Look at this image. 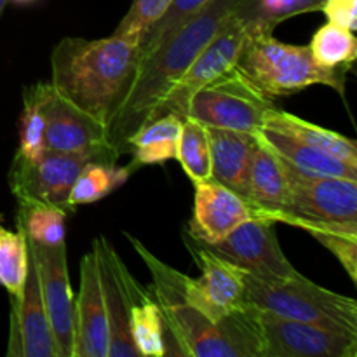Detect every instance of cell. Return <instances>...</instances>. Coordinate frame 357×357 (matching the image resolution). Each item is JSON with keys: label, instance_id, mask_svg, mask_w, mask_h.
<instances>
[{"label": "cell", "instance_id": "1", "mask_svg": "<svg viewBox=\"0 0 357 357\" xmlns=\"http://www.w3.org/2000/svg\"><path fill=\"white\" fill-rule=\"evenodd\" d=\"M236 0H209L139 59L136 72L107 124L108 143L119 155L128 153V139L173 89L199 52L229 20Z\"/></svg>", "mask_w": 357, "mask_h": 357}, {"label": "cell", "instance_id": "2", "mask_svg": "<svg viewBox=\"0 0 357 357\" xmlns=\"http://www.w3.org/2000/svg\"><path fill=\"white\" fill-rule=\"evenodd\" d=\"M143 258L153 278V295L162 309L169 335L171 356L192 357H261V331L258 309H244L222 321H211L187 303L180 293V271L162 264L131 234H124Z\"/></svg>", "mask_w": 357, "mask_h": 357}, {"label": "cell", "instance_id": "3", "mask_svg": "<svg viewBox=\"0 0 357 357\" xmlns=\"http://www.w3.org/2000/svg\"><path fill=\"white\" fill-rule=\"evenodd\" d=\"M138 61L139 42L131 37H63L51 51L49 84L59 96L107 126Z\"/></svg>", "mask_w": 357, "mask_h": 357}, {"label": "cell", "instance_id": "4", "mask_svg": "<svg viewBox=\"0 0 357 357\" xmlns=\"http://www.w3.org/2000/svg\"><path fill=\"white\" fill-rule=\"evenodd\" d=\"M237 73L268 98L289 96L310 86H328L345 98V70L317 65L307 45L284 44L272 33H248Z\"/></svg>", "mask_w": 357, "mask_h": 357}, {"label": "cell", "instance_id": "5", "mask_svg": "<svg viewBox=\"0 0 357 357\" xmlns=\"http://www.w3.org/2000/svg\"><path fill=\"white\" fill-rule=\"evenodd\" d=\"M244 281L246 302L261 312L357 335L354 298L330 291L302 274L281 281H261L244 274Z\"/></svg>", "mask_w": 357, "mask_h": 357}, {"label": "cell", "instance_id": "6", "mask_svg": "<svg viewBox=\"0 0 357 357\" xmlns=\"http://www.w3.org/2000/svg\"><path fill=\"white\" fill-rule=\"evenodd\" d=\"M272 222L309 234L357 230V180L305 176L289 169L288 201Z\"/></svg>", "mask_w": 357, "mask_h": 357}, {"label": "cell", "instance_id": "7", "mask_svg": "<svg viewBox=\"0 0 357 357\" xmlns=\"http://www.w3.org/2000/svg\"><path fill=\"white\" fill-rule=\"evenodd\" d=\"M272 98L255 89L237 70L199 89L188 101L187 117L206 128L257 135L274 108Z\"/></svg>", "mask_w": 357, "mask_h": 357}, {"label": "cell", "instance_id": "8", "mask_svg": "<svg viewBox=\"0 0 357 357\" xmlns=\"http://www.w3.org/2000/svg\"><path fill=\"white\" fill-rule=\"evenodd\" d=\"M201 246L261 281H281L300 275L279 244L275 223L268 218L255 216L223 239Z\"/></svg>", "mask_w": 357, "mask_h": 357}, {"label": "cell", "instance_id": "9", "mask_svg": "<svg viewBox=\"0 0 357 357\" xmlns=\"http://www.w3.org/2000/svg\"><path fill=\"white\" fill-rule=\"evenodd\" d=\"M246 37V26L239 23L236 17H232V13H230L229 20L220 28L218 33L199 52L187 72L174 84L173 89L162 98V101L157 105L149 119L159 117V115H176L180 119H187L190 98L204 86L236 70Z\"/></svg>", "mask_w": 357, "mask_h": 357}, {"label": "cell", "instance_id": "10", "mask_svg": "<svg viewBox=\"0 0 357 357\" xmlns=\"http://www.w3.org/2000/svg\"><path fill=\"white\" fill-rule=\"evenodd\" d=\"M187 246L201 268V278L192 279L180 272V293L185 302L211 321H222L244 309L248 305L244 272L190 237Z\"/></svg>", "mask_w": 357, "mask_h": 357}, {"label": "cell", "instance_id": "11", "mask_svg": "<svg viewBox=\"0 0 357 357\" xmlns=\"http://www.w3.org/2000/svg\"><path fill=\"white\" fill-rule=\"evenodd\" d=\"M89 157L45 150L37 159L14 155L7 183L16 201H42L70 209L68 197L80 169Z\"/></svg>", "mask_w": 357, "mask_h": 357}, {"label": "cell", "instance_id": "12", "mask_svg": "<svg viewBox=\"0 0 357 357\" xmlns=\"http://www.w3.org/2000/svg\"><path fill=\"white\" fill-rule=\"evenodd\" d=\"M261 357H357V335L258 310Z\"/></svg>", "mask_w": 357, "mask_h": 357}, {"label": "cell", "instance_id": "13", "mask_svg": "<svg viewBox=\"0 0 357 357\" xmlns=\"http://www.w3.org/2000/svg\"><path fill=\"white\" fill-rule=\"evenodd\" d=\"M93 251L96 255L101 291L107 307L108 331H110L108 357H138L129 333V314L145 286L132 278L107 237H96L93 243Z\"/></svg>", "mask_w": 357, "mask_h": 357}, {"label": "cell", "instance_id": "14", "mask_svg": "<svg viewBox=\"0 0 357 357\" xmlns=\"http://www.w3.org/2000/svg\"><path fill=\"white\" fill-rule=\"evenodd\" d=\"M52 87V86H51ZM45 149L117 162L119 153L108 143L107 126L51 91L44 105Z\"/></svg>", "mask_w": 357, "mask_h": 357}, {"label": "cell", "instance_id": "15", "mask_svg": "<svg viewBox=\"0 0 357 357\" xmlns=\"http://www.w3.org/2000/svg\"><path fill=\"white\" fill-rule=\"evenodd\" d=\"M40 281L42 300L54 335L58 357H73V305L66 243L56 248L28 243Z\"/></svg>", "mask_w": 357, "mask_h": 357}, {"label": "cell", "instance_id": "16", "mask_svg": "<svg viewBox=\"0 0 357 357\" xmlns=\"http://www.w3.org/2000/svg\"><path fill=\"white\" fill-rule=\"evenodd\" d=\"M10 357H58L54 335L49 324L42 300L40 281L30 255V268L23 293L10 302L9 316V345Z\"/></svg>", "mask_w": 357, "mask_h": 357}, {"label": "cell", "instance_id": "17", "mask_svg": "<svg viewBox=\"0 0 357 357\" xmlns=\"http://www.w3.org/2000/svg\"><path fill=\"white\" fill-rule=\"evenodd\" d=\"M110 331L94 251L80 261L79 295L73 305V357H108Z\"/></svg>", "mask_w": 357, "mask_h": 357}, {"label": "cell", "instance_id": "18", "mask_svg": "<svg viewBox=\"0 0 357 357\" xmlns=\"http://www.w3.org/2000/svg\"><path fill=\"white\" fill-rule=\"evenodd\" d=\"M194 213L187 236L201 244H213L229 236L241 223L255 218V209L237 192L215 180L195 183Z\"/></svg>", "mask_w": 357, "mask_h": 357}, {"label": "cell", "instance_id": "19", "mask_svg": "<svg viewBox=\"0 0 357 357\" xmlns=\"http://www.w3.org/2000/svg\"><path fill=\"white\" fill-rule=\"evenodd\" d=\"M288 194L289 167L257 138L243 197L253 206L255 216L272 220L286 206Z\"/></svg>", "mask_w": 357, "mask_h": 357}, {"label": "cell", "instance_id": "20", "mask_svg": "<svg viewBox=\"0 0 357 357\" xmlns=\"http://www.w3.org/2000/svg\"><path fill=\"white\" fill-rule=\"evenodd\" d=\"M257 138L264 142L272 152L284 160L291 171L305 176L316 178H349L357 180V167L349 166L344 160L330 155L326 152L305 145L296 138L272 129L261 128L257 132Z\"/></svg>", "mask_w": 357, "mask_h": 357}, {"label": "cell", "instance_id": "21", "mask_svg": "<svg viewBox=\"0 0 357 357\" xmlns=\"http://www.w3.org/2000/svg\"><path fill=\"white\" fill-rule=\"evenodd\" d=\"M208 132L211 149V180L243 195L251 155L257 146V136L216 128H208Z\"/></svg>", "mask_w": 357, "mask_h": 357}, {"label": "cell", "instance_id": "22", "mask_svg": "<svg viewBox=\"0 0 357 357\" xmlns=\"http://www.w3.org/2000/svg\"><path fill=\"white\" fill-rule=\"evenodd\" d=\"M264 128L293 136L305 145L314 146L321 152H326L337 159L344 160L349 166L357 167V143L352 138L340 135V132L314 124V122L305 121V119L289 114V112L279 110L278 107L268 112Z\"/></svg>", "mask_w": 357, "mask_h": 357}, {"label": "cell", "instance_id": "23", "mask_svg": "<svg viewBox=\"0 0 357 357\" xmlns=\"http://www.w3.org/2000/svg\"><path fill=\"white\" fill-rule=\"evenodd\" d=\"M183 119L176 115H159L143 122L128 139V152L132 171L142 166H157L176 159L178 139Z\"/></svg>", "mask_w": 357, "mask_h": 357}, {"label": "cell", "instance_id": "24", "mask_svg": "<svg viewBox=\"0 0 357 357\" xmlns=\"http://www.w3.org/2000/svg\"><path fill=\"white\" fill-rule=\"evenodd\" d=\"M129 333L138 357L171 356L169 335L153 289H143L129 314Z\"/></svg>", "mask_w": 357, "mask_h": 357}, {"label": "cell", "instance_id": "25", "mask_svg": "<svg viewBox=\"0 0 357 357\" xmlns=\"http://www.w3.org/2000/svg\"><path fill=\"white\" fill-rule=\"evenodd\" d=\"M324 0H236L232 17L246 26L248 33H272L289 17L321 10Z\"/></svg>", "mask_w": 357, "mask_h": 357}, {"label": "cell", "instance_id": "26", "mask_svg": "<svg viewBox=\"0 0 357 357\" xmlns=\"http://www.w3.org/2000/svg\"><path fill=\"white\" fill-rule=\"evenodd\" d=\"M65 208L42 201H17L16 223L23 229L28 243L56 248L66 243Z\"/></svg>", "mask_w": 357, "mask_h": 357}, {"label": "cell", "instance_id": "27", "mask_svg": "<svg viewBox=\"0 0 357 357\" xmlns=\"http://www.w3.org/2000/svg\"><path fill=\"white\" fill-rule=\"evenodd\" d=\"M132 174L131 166H117V162H101V160H89L80 169L72 190H70L68 204L72 211L77 206L93 204L101 201L112 192L129 180Z\"/></svg>", "mask_w": 357, "mask_h": 357}, {"label": "cell", "instance_id": "28", "mask_svg": "<svg viewBox=\"0 0 357 357\" xmlns=\"http://www.w3.org/2000/svg\"><path fill=\"white\" fill-rule=\"evenodd\" d=\"M49 82H37L23 91V114L20 121V146L16 155L37 159L45 152L44 105L51 94Z\"/></svg>", "mask_w": 357, "mask_h": 357}, {"label": "cell", "instance_id": "29", "mask_svg": "<svg viewBox=\"0 0 357 357\" xmlns=\"http://www.w3.org/2000/svg\"><path fill=\"white\" fill-rule=\"evenodd\" d=\"M30 268V248L23 229L9 230L0 223V286L7 291L10 302L23 293Z\"/></svg>", "mask_w": 357, "mask_h": 357}, {"label": "cell", "instance_id": "30", "mask_svg": "<svg viewBox=\"0 0 357 357\" xmlns=\"http://www.w3.org/2000/svg\"><path fill=\"white\" fill-rule=\"evenodd\" d=\"M317 65L331 70L351 72L357 58V38L354 31L338 24L326 23L312 35L307 45Z\"/></svg>", "mask_w": 357, "mask_h": 357}, {"label": "cell", "instance_id": "31", "mask_svg": "<svg viewBox=\"0 0 357 357\" xmlns=\"http://www.w3.org/2000/svg\"><path fill=\"white\" fill-rule=\"evenodd\" d=\"M176 160L183 167L192 185L211 180V149L206 126L194 119H183L178 139Z\"/></svg>", "mask_w": 357, "mask_h": 357}, {"label": "cell", "instance_id": "32", "mask_svg": "<svg viewBox=\"0 0 357 357\" xmlns=\"http://www.w3.org/2000/svg\"><path fill=\"white\" fill-rule=\"evenodd\" d=\"M208 2L209 0H173L164 16L155 24H152L139 40V59L152 52L167 35L173 33L178 26H181L188 17L194 16Z\"/></svg>", "mask_w": 357, "mask_h": 357}, {"label": "cell", "instance_id": "33", "mask_svg": "<svg viewBox=\"0 0 357 357\" xmlns=\"http://www.w3.org/2000/svg\"><path fill=\"white\" fill-rule=\"evenodd\" d=\"M173 0H131L128 13L115 28L114 35L142 40L152 24H155L171 7Z\"/></svg>", "mask_w": 357, "mask_h": 357}, {"label": "cell", "instance_id": "34", "mask_svg": "<svg viewBox=\"0 0 357 357\" xmlns=\"http://www.w3.org/2000/svg\"><path fill=\"white\" fill-rule=\"evenodd\" d=\"M342 264L352 282L357 281V230H326L310 234Z\"/></svg>", "mask_w": 357, "mask_h": 357}, {"label": "cell", "instance_id": "35", "mask_svg": "<svg viewBox=\"0 0 357 357\" xmlns=\"http://www.w3.org/2000/svg\"><path fill=\"white\" fill-rule=\"evenodd\" d=\"M321 13L326 16L328 23L352 31L357 28V0H324Z\"/></svg>", "mask_w": 357, "mask_h": 357}, {"label": "cell", "instance_id": "36", "mask_svg": "<svg viewBox=\"0 0 357 357\" xmlns=\"http://www.w3.org/2000/svg\"><path fill=\"white\" fill-rule=\"evenodd\" d=\"M6 6H7V0H0V16H2V13H3V9H6Z\"/></svg>", "mask_w": 357, "mask_h": 357}, {"label": "cell", "instance_id": "37", "mask_svg": "<svg viewBox=\"0 0 357 357\" xmlns=\"http://www.w3.org/2000/svg\"><path fill=\"white\" fill-rule=\"evenodd\" d=\"M16 2H31V0H16Z\"/></svg>", "mask_w": 357, "mask_h": 357}]
</instances>
